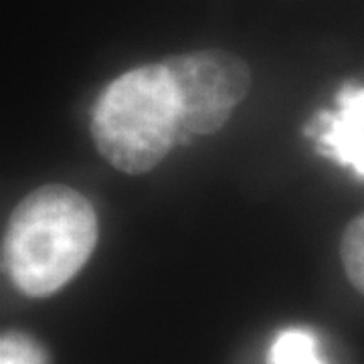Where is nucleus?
<instances>
[{"label": "nucleus", "instance_id": "3", "mask_svg": "<svg viewBox=\"0 0 364 364\" xmlns=\"http://www.w3.org/2000/svg\"><path fill=\"white\" fill-rule=\"evenodd\" d=\"M178 102L181 128L191 134H215L235 107L247 97L251 71L233 53L205 49L162 61Z\"/></svg>", "mask_w": 364, "mask_h": 364}, {"label": "nucleus", "instance_id": "4", "mask_svg": "<svg viewBox=\"0 0 364 364\" xmlns=\"http://www.w3.org/2000/svg\"><path fill=\"white\" fill-rule=\"evenodd\" d=\"M322 156L364 176V87L344 85L334 112H322L306 128Z\"/></svg>", "mask_w": 364, "mask_h": 364}, {"label": "nucleus", "instance_id": "2", "mask_svg": "<svg viewBox=\"0 0 364 364\" xmlns=\"http://www.w3.org/2000/svg\"><path fill=\"white\" fill-rule=\"evenodd\" d=\"M181 130L176 93L162 63L136 67L114 79L91 114V138L100 154L134 176L158 166Z\"/></svg>", "mask_w": 364, "mask_h": 364}, {"label": "nucleus", "instance_id": "7", "mask_svg": "<svg viewBox=\"0 0 364 364\" xmlns=\"http://www.w3.org/2000/svg\"><path fill=\"white\" fill-rule=\"evenodd\" d=\"M0 364H45V354L35 340L9 332L0 342Z\"/></svg>", "mask_w": 364, "mask_h": 364}, {"label": "nucleus", "instance_id": "6", "mask_svg": "<svg viewBox=\"0 0 364 364\" xmlns=\"http://www.w3.org/2000/svg\"><path fill=\"white\" fill-rule=\"evenodd\" d=\"M340 259L352 286L364 294V213L348 223L340 241Z\"/></svg>", "mask_w": 364, "mask_h": 364}, {"label": "nucleus", "instance_id": "5", "mask_svg": "<svg viewBox=\"0 0 364 364\" xmlns=\"http://www.w3.org/2000/svg\"><path fill=\"white\" fill-rule=\"evenodd\" d=\"M269 364H324L318 340L306 328H286L273 340Z\"/></svg>", "mask_w": 364, "mask_h": 364}, {"label": "nucleus", "instance_id": "1", "mask_svg": "<svg viewBox=\"0 0 364 364\" xmlns=\"http://www.w3.org/2000/svg\"><path fill=\"white\" fill-rule=\"evenodd\" d=\"M97 215L79 191L45 184L26 195L9 219L4 269L28 298H49L90 261L97 243Z\"/></svg>", "mask_w": 364, "mask_h": 364}]
</instances>
